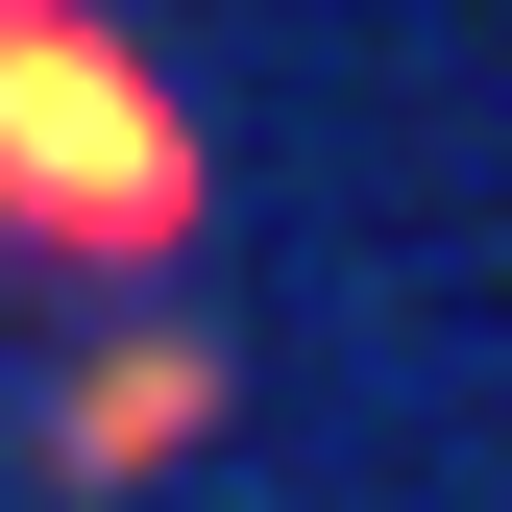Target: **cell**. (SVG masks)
I'll return each mask as SVG.
<instances>
[{
  "label": "cell",
  "mask_w": 512,
  "mask_h": 512,
  "mask_svg": "<svg viewBox=\"0 0 512 512\" xmlns=\"http://www.w3.org/2000/svg\"><path fill=\"white\" fill-rule=\"evenodd\" d=\"M0 220L74 244V269H147L196 220V122H171L74 0H0Z\"/></svg>",
  "instance_id": "1"
},
{
  "label": "cell",
  "mask_w": 512,
  "mask_h": 512,
  "mask_svg": "<svg viewBox=\"0 0 512 512\" xmlns=\"http://www.w3.org/2000/svg\"><path fill=\"white\" fill-rule=\"evenodd\" d=\"M147 439H196V342H171V366H98V391H74V464H147Z\"/></svg>",
  "instance_id": "2"
}]
</instances>
